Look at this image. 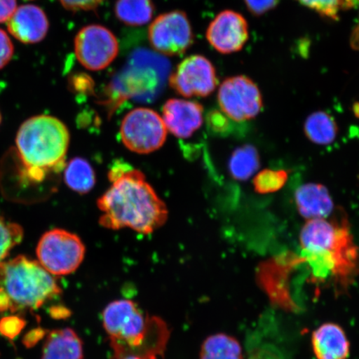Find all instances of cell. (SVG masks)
I'll return each instance as SVG.
<instances>
[{
  "label": "cell",
  "mask_w": 359,
  "mask_h": 359,
  "mask_svg": "<svg viewBox=\"0 0 359 359\" xmlns=\"http://www.w3.org/2000/svg\"><path fill=\"white\" fill-rule=\"evenodd\" d=\"M109 177L111 185L97 201L102 227L114 231L130 228L147 235L168 221L167 205L140 170L116 165Z\"/></svg>",
  "instance_id": "cell-1"
},
{
  "label": "cell",
  "mask_w": 359,
  "mask_h": 359,
  "mask_svg": "<svg viewBox=\"0 0 359 359\" xmlns=\"http://www.w3.org/2000/svg\"><path fill=\"white\" fill-rule=\"evenodd\" d=\"M70 134L61 120L38 115L25 121L15 138L16 155L22 179L31 185L42 184L66 165Z\"/></svg>",
  "instance_id": "cell-2"
},
{
  "label": "cell",
  "mask_w": 359,
  "mask_h": 359,
  "mask_svg": "<svg viewBox=\"0 0 359 359\" xmlns=\"http://www.w3.org/2000/svg\"><path fill=\"white\" fill-rule=\"evenodd\" d=\"M102 324L116 359L126 355L158 359L165 352L170 335L167 324L143 313L132 300H115L107 305Z\"/></svg>",
  "instance_id": "cell-3"
},
{
  "label": "cell",
  "mask_w": 359,
  "mask_h": 359,
  "mask_svg": "<svg viewBox=\"0 0 359 359\" xmlns=\"http://www.w3.org/2000/svg\"><path fill=\"white\" fill-rule=\"evenodd\" d=\"M299 243L306 259L327 271L344 273L356 267L358 248L343 214L331 222L324 218L308 219L300 231Z\"/></svg>",
  "instance_id": "cell-4"
},
{
  "label": "cell",
  "mask_w": 359,
  "mask_h": 359,
  "mask_svg": "<svg viewBox=\"0 0 359 359\" xmlns=\"http://www.w3.org/2000/svg\"><path fill=\"white\" fill-rule=\"evenodd\" d=\"M53 276L25 255L0 263V287L10 299V311H35L60 296L62 290Z\"/></svg>",
  "instance_id": "cell-5"
},
{
  "label": "cell",
  "mask_w": 359,
  "mask_h": 359,
  "mask_svg": "<svg viewBox=\"0 0 359 359\" xmlns=\"http://www.w3.org/2000/svg\"><path fill=\"white\" fill-rule=\"evenodd\" d=\"M36 253L39 262L55 276L70 275L83 262L86 249L80 237L64 229H53L40 238Z\"/></svg>",
  "instance_id": "cell-6"
},
{
  "label": "cell",
  "mask_w": 359,
  "mask_h": 359,
  "mask_svg": "<svg viewBox=\"0 0 359 359\" xmlns=\"http://www.w3.org/2000/svg\"><path fill=\"white\" fill-rule=\"evenodd\" d=\"M120 136L124 146L130 151L148 154L164 145L168 129L156 111L137 107L124 116L121 123Z\"/></svg>",
  "instance_id": "cell-7"
},
{
  "label": "cell",
  "mask_w": 359,
  "mask_h": 359,
  "mask_svg": "<svg viewBox=\"0 0 359 359\" xmlns=\"http://www.w3.org/2000/svg\"><path fill=\"white\" fill-rule=\"evenodd\" d=\"M217 100L224 114L238 123L255 118L263 109L262 93L254 81L245 75L224 80Z\"/></svg>",
  "instance_id": "cell-8"
},
{
  "label": "cell",
  "mask_w": 359,
  "mask_h": 359,
  "mask_svg": "<svg viewBox=\"0 0 359 359\" xmlns=\"http://www.w3.org/2000/svg\"><path fill=\"white\" fill-rule=\"evenodd\" d=\"M148 39L156 51L167 56L183 55L194 43V34L185 12L163 13L152 21Z\"/></svg>",
  "instance_id": "cell-9"
},
{
  "label": "cell",
  "mask_w": 359,
  "mask_h": 359,
  "mask_svg": "<svg viewBox=\"0 0 359 359\" xmlns=\"http://www.w3.org/2000/svg\"><path fill=\"white\" fill-rule=\"evenodd\" d=\"M77 60L85 69L100 71L116 60L119 43L116 36L106 27L91 25L80 29L74 40Z\"/></svg>",
  "instance_id": "cell-10"
},
{
  "label": "cell",
  "mask_w": 359,
  "mask_h": 359,
  "mask_svg": "<svg viewBox=\"0 0 359 359\" xmlns=\"http://www.w3.org/2000/svg\"><path fill=\"white\" fill-rule=\"evenodd\" d=\"M170 86L185 97H208L217 86V72L208 58L192 55L180 64L169 79Z\"/></svg>",
  "instance_id": "cell-11"
},
{
  "label": "cell",
  "mask_w": 359,
  "mask_h": 359,
  "mask_svg": "<svg viewBox=\"0 0 359 359\" xmlns=\"http://www.w3.org/2000/svg\"><path fill=\"white\" fill-rule=\"evenodd\" d=\"M206 39L222 55H231L244 48L249 39V25L243 15L234 11H224L210 22Z\"/></svg>",
  "instance_id": "cell-12"
},
{
  "label": "cell",
  "mask_w": 359,
  "mask_h": 359,
  "mask_svg": "<svg viewBox=\"0 0 359 359\" xmlns=\"http://www.w3.org/2000/svg\"><path fill=\"white\" fill-rule=\"evenodd\" d=\"M203 111V107L198 102L172 98L165 102L161 118L169 132L185 139L201 127Z\"/></svg>",
  "instance_id": "cell-13"
},
{
  "label": "cell",
  "mask_w": 359,
  "mask_h": 359,
  "mask_svg": "<svg viewBox=\"0 0 359 359\" xmlns=\"http://www.w3.org/2000/svg\"><path fill=\"white\" fill-rule=\"evenodd\" d=\"M8 32L22 43L41 42L46 37L49 21L46 13L34 4L18 7L7 21Z\"/></svg>",
  "instance_id": "cell-14"
},
{
  "label": "cell",
  "mask_w": 359,
  "mask_h": 359,
  "mask_svg": "<svg viewBox=\"0 0 359 359\" xmlns=\"http://www.w3.org/2000/svg\"><path fill=\"white\" fill-rule=\"evenodd\" d=\"M312 347L317 359H348L350 344L343 327L325 323L312 334Z\"/></svg>",
  "instance_id": "cell-15"
},
{
  "label": "cell",
  "mask_w": 359,
  "mask_h": 359,
  "mask_svg": "<svg viewBox=\"0 0 359 359\" xmlns=\"http://www.w3.org/2000/svg\"><path fill=\"white\" fill-rule=\"evenodd\" d=\"M296 206L304 219L329 217L334 210V201L329 190L318 183L300 186L294 193Z\"/></svg>",
  "instance_id": "cell-16"
},
{
  "label": "cell",
  "mask_w": 359,
  "mask_h": 359,
  "mask_svg": "<svg viewBox=\"0 0 359 359\" xmlns=\"http://www.w3.org/2000/svg\"><path fill=\"white\" fill-rule=\"evenodd\" d=\"M42 359H83L82 340L73 330H53L45 340Z\"/></svg>",
  "instance_id": "cell-17"
},
{
  "label": "cell",
  "mask_w": 359,
  "mask_h": 359,
  "mask_svg": "<svg viewBox=\"0 0 359 359\" xmlns=\"http://www.w3.org/2000/svg\"><path fill=\"white\" fill-rule=\"evenodd\" d=\"M304 129L309 140L320 146L334 142L339 131L333 116L322 111L309 115L305 121Z\"/></svg>",
  "instance_id": "cell-18"
},
{
  "label": "cell",
  "mask_w": 359,
  "mask_h": 359,
  "mask_svg": "<svg viewBox=\"0 0 359 359\" xmlns=\"http://www.w3.org/2000/svg\"><path fill=\"white\" fill-rule=\"evenodd\" d=\"M200 359H243L241 345L234 337L215 334L202 344Z\"/></svg>",
  "instance_id": "cell-19"
},
{
  "label": "cell",
  "mask_w": 359,
  "mask_h": 359,
  "mask_svg": "<svg viewBox=\"0 0 359 359\" xmlns=\"http://www.w3.org/2000/svg\"><path fill=\"white\" fill-rule=\"evenodd\" d=\"M152 0H116L115 15L126 25L140 27L148 24L154 17Z\"/></svg>",
  "instance_id": "cell-20"
},
{
  "label": "cell",
  "mask_w": 359,
  "mask_h": 359,
  "mask_svg": "<svg viewBox=\"0 0 359 359\" xmlns=\"http://www.w3.org/2000/svg\"><path fill=\"white\" fill-rule=\"evenodd\" d=\"M65 181L71 190L87 194L95 186V172L87 160L75 157L65 165Z\"/></svg>",
  "instance_id": "cell-21"
},
{
  "label": "cell",
  "mask_w": 359,
  "mask_h": 359,
  "mask_svg": "<svg viewBox=\"0 0 359 359\" xmlns=\"http://www.w3.org/2000/svg\"><path fill=\"white\" fill-rule=\"evenodd\" d=\"M260 161L259 151L252 145L246 144L232 152L229 170L236 181H247L257 172Z\"/></svg>",
  "instance_id": "cell-22"
},
{
  "label": "cell",
  "mask_w": 359,
  "mask_h": 359,
  "mask_svg": "<svg viewBox=\"0 0 359 359\" xmlns=\"http://www.w3.org/2000/svg\"><path fill=\"white\" fill-rule=\"evenodd\" d=\"M25 231L20 224L0 217V263L24 239Z\"/></svg>",
  "instance_id": "cell-23"
},
{
  "label": "cell",
  "mask_w": 359,
  "mask_h": 359,
  "mask_svg": "<svg viewBox=\"0 0 359 359\" xmlns=\"http://www.w3.org/2000/svg\"><path fill=\"white\" fill-rule=\"evenodd\" d=\"M288 175V172L285 170H263L253 180L254 189L259 194H269L280 191L285 187Z\"/></svg>",
  "instance_id": "cell-24"
},
{
  "label": "cell",
  "mask_w": 359,
  "mask_h": 359,
  "mask_svg": "<svg viewBox=\"0 0 359 359\" xmlns=\"http://www.w3.org/2000/svg\"><path fill=\"white\" fill-rule=\"evenodd\" d=\"M303 6L313 11L318 15L332 20H339L341 11L339 0H297Z\"/></svg>",
  "instance_id": "cell-25"
},
{
  "label": "cell",
  "mask_w": 359,
  "mask_h": 359,
  "mask_svg": "<svg viewBox=\"0 0 359 359\" xmlns=\"http://www.w3.org/2000/svg\"><path fill=\"white\" fill-rule=\"evenodd\" d=\"M26 321L18 316H8L0 320V334L8 339H13L24 329Z\"/></svg>",
  "instance_id": "cell-26"
},
{
  "label": "cell",
  "mask_w": 359,
  "mask_h": 359,
  "mask_svg": "<svg viewBox=\"0 0 359 359\" xmlns=\"http://www.w3.org/2000/svg\"><path fill=\"white\" fill-rule=\"evenodd\" d=\"M247 10L255 16H262L275 8L280 0H243Z\"/></svg>",
  "instance_id": "cell-27"
},
{
  "label": "cell",
  "mask_w": 359,
  "mask_h": 359,
  "mask_svg": "<svg viewBox=\"0 0 359 359\" xmlns=\"http://www.w3.org/2000/svg\"><path fill=\"white\" fill-rule=\"evenodd\" d=\"M15 53L13 43L8 35L0 29V69H4L10 62Z\"/></svg>",
  "instance_id": "cell-28"
},
{
  "label": "cell",
  "mask_w": 359,
  "mask_h": 359,
  "mask_svg": "<svg viewBox=\"0 0 359 359\" xmlns=\"http://www.w3.org/2000/svg\"><path fill=\"white\" fill-rule=\"evenodd\" d=\"M62 6L70 11H88L100 7L104 0H60Z\"/></svg>",
  "instance_id": "cell-29"
},
{
  "label": "cell",
  "mask_w": 359,
  "mask_h": 359,
  "mask_svg": "<svg viewBox=\"0 0 359 359\" xmlns=\"http://www.w3.org/2000/svg\"><path fill=\"white\" fill-rule=\"evenodd\" d=\"M247 359H285L273 345L264 344L253 350Z\"/></svg>",
  "instance_id": "cell-30"
},
{
  "label": "cell",
  "mask_w": 359,
  "mask_h": 359,
  "mask_svg": "<svg viewBox=\"0 0 359 359\" xmlns=\"http://www.w3.org/2000/svg\"><path fill=\"white\" fill-rule=\"evenodd\" d=\"M17 8V0H0V24L7 22Z\"/></svg>",
  "instance_id": "cell-31"
},
{
  "label": "cell",
  "mask_w": 359,
  "mask_h": 359,
  "mask_svg": "<svg viewBox=\"0 0 359 359\" xmlns=\"http://www.w3.org/2000/svg\"><path fill=\"white\" fill-rule=\"evenodd\" d=\"M45 334H46V331L39 329H39L31 330L25 336L24 344L25 346L28 348L34 346L40 339L43 338Z\"/></svg>",
  "instance_id": "cell-32"
},
{
  "label": "cell",
  "mask_w": 359,
  "mask_h": 359,
  "mask_svg": "<svg viewBox=\"0 0 359 359\" xmlns=\"http://www.w3.org/2000/svg\"><path fill=\"white\" fill-rule=\"evenodd\" d=\"M11 302L6 292L0 287V312L4 313L10 311Z\"/></svg>",
  "instance_id": "cell-33"
},
{
  "label": "cell",
  "mask_w": 359,
  "mask_h": 359,
  "mask_svg": "<svg viewBox=\"0 0 359 359\" xmlns=\"http://www.w3.org/2000/svg\"><path fill=\"white\" fill-rule=\"evenodd\" d=\"M341 10H349V8L359 6V0H339Z\"/></svg>",
  "instance_id": "cell-34"
},
{
  "label": "cell",
  "mask_w": 359,
  "mask_h": 359,
  "mask_svg": "<svg viewBox=\"0 0 359 359\" xmlns=\"http://www.w3.org/2000/svg\"><path fill=\"white\" fill-rule=\"evenodd\" d=\"M352 42L353 47H358L359 44V21L356 28L354 29L352 36Z\"/></svg>",
  "instance_id": "cell-35"
},
{
  "label": "cell",
  "mask_w": 359,
  "mask_h": 359,
  "mask_svg": "<svg viewBox=\"0 0 359 359\" xmlns=\"http://www.w3.org/2000/svg\"><path fill=\"white\" fill-rule=\"evenodd\" d=\"M116 359H145L144 358L137 356V355H126L123 357H121Z\"/></svg>",
  "instance_id": "cell-36"
},
{
  "label": "cell",
  "mask_w": 359,
  "mask_h": 359,
  "mask_svg": "<svg viewBox=\"0 0 359 359\" xmlns=\"http://www.w3.org/2000/svg\"><path fill=\"white\" fill-rule=\"evenodd\" d=\"M1 122H2V115H1V112H0V124H1Z\"/></svg>",
  "instance_id": "cell-37"
}]
</instances>
